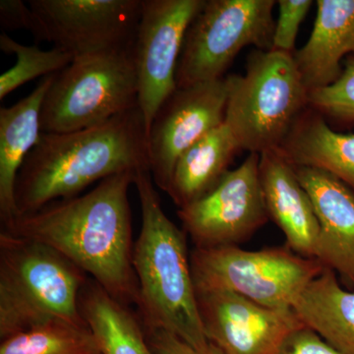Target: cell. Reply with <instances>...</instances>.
Returning a JSON list of instances; mask_svg holds the SVG:
<instances>
[{
  "label": "cell",
  "instance_id": "1",
  "mask_svg": "<svg viewBox=\"0 0 354 354\" xmlns=\"http://www.w3.org/2000/svg\"><path fill=\"white\" fill-rule=\"evenodd\" d=\"M134 172L104 179L84 195L18 216L3 232L62 254L121 304H138L128 191Z\"/></svg>",
  "mask_w": 354,
  "mask_h": 354
},
{
  "label": "cell",
  "instance_id": "2",
  "mask_svg": "<svg viewBox=\"0 0 354 354\" xmlns=\"http://www.w3.org/2000/svg\"><path fill=\"white\" fill-rule=\"evenodd\" d=\"M146 169L148 135L139 106L87 129L43 132L16 181L18 216L79 196L108 177Z\"/></svg>",
  "mask_w": 354,
  "mask_h": 354
},
{
  "label": "cell",
  "instance_id": "3",
  "mask_svg": "<svg viewBox=\"0 0 354 354\" xmlns=\"http://www.w3.org/2000/svg\"><path fill=\"white\" fill-rule=\"evenodd\" d=\"M142 225L133 249L138 316L145 332L165 330L197 351L209 348L183 230L165 215L151 171L135 174Z\"/></svg>",
  "mask_w": 354,
  "mask_h": 354
},
{
  "label": "cell",
  "instance_id": "4",
  "mask_svg": "<svg viewBox=\"0 0 354 354\" xmlns=\"http://www.w3.org/2000/svg\"><path fill=\"white\" fill-rule=\"evenodd\" d=\"M88 279L51 247L0 232V339L55 322L86 324L80 295Z\"/></svg>",
  "mask_w": 354,
  "mask_h": 354
},
{
  "label": "cell",
  "instance_id": "5",
  "mask_svg": "<svg viewBox=\"0 0 354 354\" xmlns=\"http://www.w3.org/2000/svg\"><path fill=\"white\" fill-rule=\"evenodd\" d=\"M225 124L239 150L278 151L305 111L309 92L293 55L253 50L245 72L227 76Z\"/></svg>",
  "mask_w": 354,
  "mask_h": 354
},
{
  "label": "cell",
  "instance_id": "6",
  "mask_svg": "<svg viewBox=\"0 0 354 354\" xmlns=\"http://www.w3.org/2000/svg\"><path fill=\"white\" fill-rule=\"evenodd\" d=\"M138 106L131 50L74 58L55 74L41 111L44 133H68L102 124Z\"/></svg>",
  "mask_w": 354,
  "mask_h": 354
},
{
  "label": "cell",
  "instance_id": "7",
  "mask_svg": "<svg viewBox=\"0 0 354 354\" xmlns=\"http://www.w3.org/2000/svg\"><path fill=\"white\" fill-rule=\"evenodd\" d=\"M190 262L196 292L230 291L276 310H293L307 286L325 270L318 260L298 255L288 246L257 251L195 247Z\"/></svg>",
  "mask_w": 354,
  "mask_h": 354
},
{
  "label": "cell",
  "instance_id": "8",
  "mask_svg": "<svg viewBox=\"0 0 354 354\" xmlns=\"http://www.w3.org/2000/svg\"><path fill=\"white\" fill-rule=\"evenodd\" d=\"M276 0H206L191 23L179 57L177 88L225 78L247 46L271 50Z\"/></svg>",
  "mask_w": 354,
  "mask_h": 354
},
{
  "label": "cell",
  "instance_id": "9",
  "mask_svg": "<svg viewBox=\"0 0 354 354\" xmlns=\"http://www.w3.org/2000/svg\"><path fill=\"white\" fill-rule=\"evenodd\" d=\"M206 0H143L131 48L138 106L149 136L156 113L176 90L186 32Z\"/></svg>",
  "mask_w": 354,
  "mask_h": 354
},
{
  "label": "cell",
  "instance_id": "10",
  "mask_svg": "<svg viewBox=\"0 0 354 354\" xmlns=\"http://www.w3.org/2000/svg\"><path fill=\"white\" fill-rule=\"evenodd\" d=\"M143 0H30L39 41L74 58L131 50Z\"/></svg>",
  "mask_w": 354,
  "mask_h": 354
},
{
  "label": "cell",
  "instance_id": "11",
  "mask_svg": "<svg viewBox=\"0 0 354 354\" xmlns=\"http://www.w3.org/2000/svg\"><path fill=\"white\" fill-rule=\"evenodd\" d=\"M260 155L249 153L206 196L177 209L197 248L239 246L269 220L260 178Z\"/></svg>",
  "mask_w": 354,
  "mask_h": 354
},
{
  "label": "cell",
  "instance_id": "12",
  "mask_svg": "<svg viewBox=\"0 0 354 354\" xmlns=\"http://www.w3.org/2000/svg\"><path fill=\"white\" fill-rule=\"evenodd\" d=\"M227 76L176 90L158 109L148 136L153 183L167 192L177 160L187 149L225 123Z\"/></svg>",
  "mask_w": 354,
  "mask_h": 354
},
{
  "label": "cell",
  "instance_id": "13",
  "mask_svg": "<svg viewBox=\"0 0 354 354\" xmlns=\"http://www.w3.org/2000/svg\"><path fill=\"white\" fill-rule=\"evenodd\" d=\"M197 298L207 339L225 354H279L286 337L304 325L293 310L268 308L230 291Z\"/></svg>",
  "mask_w": 354,
  "mask_h": 354
},
{
  "label": "cell",
  "instance_id": "14",
  "mask_svg": "<svg viewBox=\"0 0 354 354\" xmlns=\"http://www.w3.org/2000/svg\"><path fill=\"white\" fill-rule=\"evenodd\" d=\"M293 167L318 221L315 259L354 288V191L322 169Z\"/></svg>",
  "mask_w": 354,
  "mask_h": 354
},
{
  "label": "cell",
  "instance_id": "15",
  "mask_svg": "<svg viewBox=\"0 0 354 354\" xmlns=\"http://www.w3.org/2000/svg\"><path fill=\"white\" fill-rule=\"evenodd\" d=\"M259 167L268 214L285 235L286 246L315 259L318 221L295 167L279 150L261 153Z\"/></svg>",
  "mask_w": 354,
  "mask_h": 354
},
{
  "label": "cell",
  "instance_id": "16",
  "mask_svg": "<svg viewBox=\"0 0 354 354\" xmlns=\"http://www.w3.org/2000/svg\"><path fill=\"white\" fill-rule=\"evenodd\" d=\"M316 7L308 41L293 53L309 93L335 82L344 59L354 55V0H317Z\"/></svg>",
  "mask_w": 354,
  "mask_h": 354
},
{
  "label": "cell",
  "instance_id": "17",
  "mask_svg": "<svg viewBox=\"0 0 354 354\" xmlns=\"http://www.w3.org/2000/svg\"><path fill=\"white\" fill-rule=\"evenodd\" d=\"M55 75L44 77L31 94L0 109V220L2 228L17 218L16 181L26 158L41 135V111Z\"/></svg>",
  "mask_w": 354,
  "mask_h": 354
},
{
  "label": "cell",
  "instance_id": "18",
  "mask_svg": "<svg viewBox=\"0 0 354 354\" xmlns=\"http://www.w3.org/2000/svg\"><path fill=\"white\" fill-rule=\"evenodd\" d=\"M239 152L236 142L223 123L179 157L165 193L178 209L198 201L227 176Z\"/></svg>",
  "mask_w": 354,
  "mask_h": 354
},
{
  "label": "cell",
  "instance_id": "19",
  "mask_svg": "<svg viewBox=\"0 0 354 354\" xmlns=\"http://www.w3.org/2000/svg\"><path fill=\"white\" fill-rule=\"evenodd\" d=\"M279 151L291 165L329 172L354 191V134L335 131L313 109L305 111Z\"/></svg>",
  "mask_w": 354,
  "mask_h": 354
},
{
  "label": "cell",
  "instance_id": "20",
  "mask_svg": "<svg viewBox=\"0 0 354 354\" xmlns=\"http://www.w3.org/2000/svg\"><path fill=\"white\" fill-rule=\"evenodd\" d=\"M293 311L339 353L354 354V290L342 288L332 270L325 268L307 286Z\"/></svg>",
  "mask_w": 354,
  "mask_h": 354
},
{
  "label": "cell",
  "instance_id": "21",
  "mask_svg": "<svg viewBox=\"0 0 354 354\" xmlns=\"http://www.w3.org/2000/svg\"><path fill=\"white\" fill-rule=\"evenodd\" d=\"M83 320L101 354H157L139 316L88 278L80 295Z\"/></svg>",
  "mask_w": 354,
  "mask_h": 354
},
{
  "label": "cell",
  "instance_id": "22",
  "mask_svg": "<svg viewBox=\"0 0 354 354\" xmlns=\"http://www.w3.org/2000/svg\"><path fill=\"white\" fill-rule=\"evenodd\" d=\"M0 354H101L87 324L55 322L2 339Z\"/></svg>",
  "mask_w": 354,
  "mask_h": 354
},
{
  "label": "cell",
  "instance_id": "23",
  "mask_svg": "<svg viewBox=\"0 0 354 354\" xmlns=\"http://www.w3.org/2000/svg\"><path fill=\"white\" fill-rule=\"evenodd\" d=\"M0 48L3 53L16 55V64L0 76V100L26 83L38 78L59 73L66 68L73 57L66 51L53 46L43 50L38 46H24L8 35H0Z\"/></svg>",
  "mask_w": 354,
  "mask_h": 354
},
{
  "label": "cell",
  "instance_id": "24",
  "mask_svg": "<svg viewBox=\"0 0 354 354\" xmlns=\"http://www.w3.org/2000/svg\"><path fill=\"white\" fill-rule=\"evenodd\" d=\"M309 108L325 118L354 122V55L346 58L335 82L309 93Z\"/></svg>",
  "mask_w": 354,
  "mask_h": 354
},
{
  "label": "cell",
  "instance_id": "25",
  "mask_svg": "<svg viewBox=\"0 0 354 354\" xmlns=\"http://www.w3.org/2000/svg\"><path fill=\"white\" fill-rule=\"evenodd\" d=\"M272 50L293 55L300 25L313 6L312 0H279Z\"/></svg>",
  "mask_w": 354,
  "mask_h": 354
},
{
  "label": "cell",
  "instance_id": "26",
  "mask_svg": "<svg viewBox=\"0 0 354 354\" xmlns=\"http://www.w3.org/2000/svg\"><path fill=\"white\" fill-rule=\"evenodd\" d=\"M279 354H342L315 330L302 325L286 337Z\"/></svg>",
  "mask_w": 354,
  "mask_h": 354
},
{
  "label": "cell",
  "instance_id": "27",
  "mask_svg": "<svg viewBox=\"0 0 354 354\" xmlns=\"http://www.w3.org/2000/svg\"><path fill=\"white\" fill-rule=\"evenodd\" d=\"M0 24L7 31L26 30L39 41V26L36 15L22 0H1L0 1Z\"/></svg>",
  "mask_w": 354,
  "mask_h": 354
},
{
  "label": "cell",
  "instance_id": "28",
  "mask_svg": "<svg viewBox=\"0 0 354 354\" xmlns=\"http://www.w3.org/2000/svg\"><path fill=\"white\" fill-rule=\"evenodd\" d=\"M146 335L151 346L157 354H225L212 342H209L206 351H197L176 335L165 330H152L146 333Z\"/></svg>",
  "mask_w": 354,
  "mask_h": 354
}]
</instances>
